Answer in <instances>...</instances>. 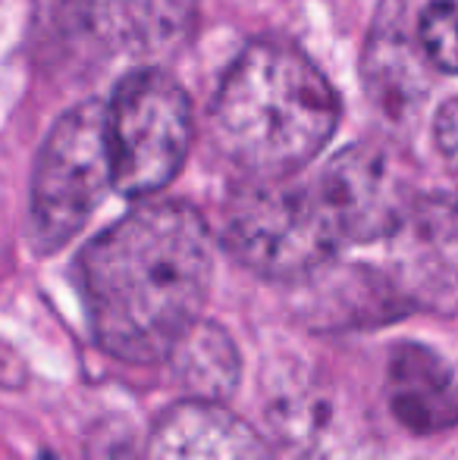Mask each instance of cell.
<instances>
[{
  "label": "cell",
  "instance_id": "obj_12",
  "mask_svg": "<svg viewBox=\"0 0 458 460\" xmlns=\"http://www.w3.org/2000/svg\"><path fill=\"white\" fill-rule=\"evenodd\" d=\"M402 35H383L373 41L367 50V82H371V92L380 97L390 107H402L411 103V97H421L424 85L418 79V60L409 48H405Z\"/></svg>",
  "mask_w": 458,
  "mask_h": 460
},
{
  "label": "cell",
  "instance_id": "obj_11",
  "mask_svg": "<svg viewBox=\"0 0 458 460\" xmlns=\"http://www.w3.org/2000/svg\"><path fill=\"white\" fill-rule=\"evenodd\" d=\"M166 360L192 401L223 404L242 379V358L236 341L227 329L211 320H198Z\"/></svg>",
  "mask_w": 458,
  "mask_h": 460
},
{
  "label": "cell",
  "instance_id": "obj_13",
  "mask_svg": "<svg viewBox=\"0 0 458 460\" xmlns=\"http://www.w3.org/2000/svg\"><path fill=\"white\" fill-rule=\"evenodd\" d=\"M418 48L434 69L458 75V0H430L418 19Z\"/></svg>",
  "mask_w": 458,
  "mask_h": 460
},
{
  "label": "cell",
  "instance_id": "obj_7",
  "mask_svg": "<svg viewBox=\"0 0 458 460\" xmlns=\"http://www.w3.org/2000/svg\"><path fill=\"white\" fill-rule=\"evenodd\" d=\"M314 188L346 244L386 242L415 198L405 194L392 160L371 145H355L337 154Z\"/></svg>",
  "mask_w": 458,
  "mask_h": 460
},
{
  "label": "cell",
  "instance_id": "obj_2",
  "mask_svg": "<svg viewBox=\"0 0 458 460\" xmlns=\"http://www.w3.org/2000/svg\"><path fill=\"white\" fill-rule=\"evenodd\" d=\"M339 126V97L301 50L257 41L232 60L211 103V132L255 182L308 166Z\"/></svg>",
  "mask_w": 458,
  "mask_h": 460
},
{
  "label": "cell",
  "instance_id": "obj_10",
  "mask_svg": "<svg viewBox=\"0 0 458 460\" xmlns=\"http://www.w3.org/2000/svg\"><path fill=\"white\" fill-rule=\"evenodd\" d=\"M198 0H85L94 35L129 57L166 54L189 38Z\"/></svg>",
  "mask_w": 458,
  "mask_h": 460
},
{
  "label": "cell",
  "instance_id": "obj_6",
  "mask_svg": "<svg viewBox=\"0 0 458 460\" xmlns=\"http://www.w3.org/2000/svg\"><path fill=\"white\" fill-rule=\"evenodd\" d=\"M386 267L405 310L458 314V198L415 194L386 235Z\"/></svg>",
  "mask_w": 458,
  "mask_h": 460
},
{
  "label": "cell",
  "instance_id": "obj_3",
  "mask_svg": "<svg viewBox=\"0 0 458 460\" xmlns=\"http://www.w3.org/2000/svg\"><path fill=\"white\" fill-rule=\"evenodd\" d=\"M223 248L242 267L276 282L320 276L346 248L318 188L248 182L223 210Z\"/></svg>",
  "mask_w": 458,
  "mask_h": 460
},
{
  "label": "cell",
  "instance_id": "obj_1",
  "mask_svg": "<svg viewBox=\"0 0 458 460\" xmlns=\"http://www.w3.org/2000/svg\"><path fill=\"white\" fill-rule=\"evenodd\" d=\"M92 339L126 364H157L202 320L214 282V235L189 204L126 213L76 263Z\"/></svg>",
  "mask_w": 458,
  "mask_h": 460
},
{
  "label": "cell",
  "instance_id": "obj_8",
  "mask_svg": "<svg viewBox=\"0 0 458 460\" xmlns=\"http://www.w3.org/2000/svg\"><path fill=\"white\" fill-rule=\"evenodd\" d=\"M145 460H276V455L229 407L185 398L157 417Z\"/></svg>",
  "mask_w": 458,
  "mask_h": 460
},
{
  "label": "cell",
  "instance_id": "obj_5",
  "mask_svg": "<svg viewBox=\"0 0 458 460\" xmlns=\"http://www.w3.org/2000/svg\"><path fill=\"white\" fill-rule=\"evenodd\" d=\"M192 103L185 88L160 69H139L116 85L107 103L113 191L148 198L164 191L189 157Z\"/></svg>",
  "mask_w": 458,
  "mask_h": 460
},
{
  "label": "cell",
  "instance_id": "obj_9",
  "mask_svg": "<svg viewBox=\"0 0 458 460\" xmlns=\"http://www.w3.org/2000/svg\"><path fill=\"white\" fill-rule=\"evenodd\" d=\"M390 407L411 432H443L458 426V379L446 360L424 345H399L390 360Z\"/></svg>",
  "mask_w": 458,
  "mask_h": 460
},
{
  "label": "cell",
  "instance_id": "obj_4",
  "mask_svg": "<svg viewBox=\"0 0 458 460\" xmlns=\"http://www.w3.org/2000/svg\"><path fill=\"white\" fill-rule=\"evenodd\" d=\"M113 188L107 103L67 110L44 138L31 172L29 235L38 254L67 248Z\"/></svg>",
  "mask_w": 458,
  "mask_h": 460
},
{
  "label": "cell",
  "instance_id": "obj_14",
  "mask_svg": "<svg viewBox=\"0 0 458 460\" xmlns=\"http://www.w3.org/2000/svg\"><path fill=\"white\" fill-rule=\"evenodd\" d=\"M434 138H436L440 154L446 157V164L458 170V97L455 101H446L440 107L436 122H434Z\"/></svg>",
  "mask_w": 458,
  "mask_h": 460
}]
</instances>
